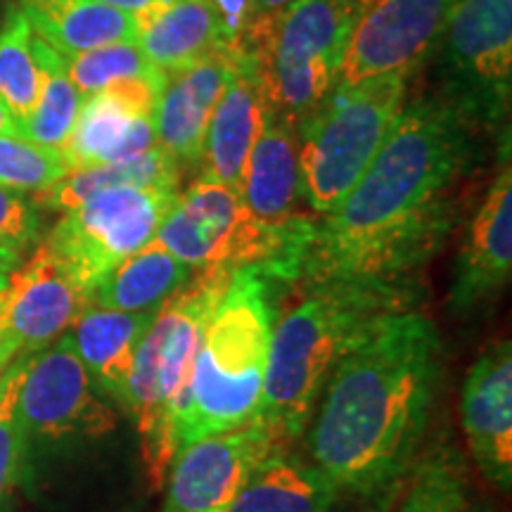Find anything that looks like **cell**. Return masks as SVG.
Wrapping results in <instances>:
<instances>
[{
    "label": "cell",
    "instance_id": "1",
    "mask_svg": "<svg viewBox=\"0 0 512 512\" xmlns=\"http://www.w3.org/2000/svg\"><path fill=\"white\" fill-rule=\"evenodd\" d=\"M486 131L453 93L422 95L396 119L335 211L313 216L283 285L351 283L418 292V275L460 219V185Z\"/></svg>",
    "mask_w": 512,
    "mask_h": 512
},
{
    "label": "cell",
    "instance_id": "2",
    "mask_svg": "<svg viewBox=\"0 0 512 512\" xmlns=\"http://www.w3.org/2000/svg\"><path fill=\"white\" fill-rule=\"evenodd\" d=\"M444 375V342L418 309L377 320L342 358L306 427L309 460L368 503H387L418 458Z\"/></svg>",
    "mask_w": 512,
    "mask_h": 512
},
{
    "label": "cell",
    "instance_id": "3",
    "mask_svg": "<svg viewBox=\"0 0 512 512\" xmlns=\"http://www.w3.org/2000/svg\"><path fill=\"white\" fill-rule=\"evenodd\" d=\"M299 290L302 302L280 318L271 335L264 392L254 415L285 446L304 437L342 358L363 342L377 320L415 309L418 299V292L351 283Z\"/></svg>",
    "mask_w": 512,
    "mask_h": 512
},
{
    "label": "cell",
    "instance_id": "4",
    "mask_svg": "<svg viewBox=\"0 0 512 512\" xmlns=\"http://www.w3.org/2000/svg\"><path fill=\"white\" fill-rule=\"evenodd\" d=\"M271 287L256 266L233 273L192 366L178 425L181 448L209 434L238 430L256 415L275 320Z\"/></svg>",
    "mask_w": 512,
    "mask_h": 512
},
{
    "label": "cell",
    "instance_id": "5",
    "mask_svg": "<svg viewBox=\"0 0 512 512\" xmlns=\"http://www.w3.org/2000/svg\"><path fill=\"white\" fill-rule=\"evenodd\" d=\"M235 268L211 266L192 275L152 318L133 358L128 415L138 427L145 477L162 489L181 439L178 425L204 330L219 309Z\"/></svg>",
    "mask_w": 512,
    "mask_h": 512
},
{
    "label": "cell",
    "instance_id": "6",
    "mask_svg": "<svg viewBox=\"0 0 512 512\" xmlns=\"http://www.w3.org/2000/svg\"><path fill=\"white\" fill-rule=\"evenodd\" d=\"M375 0H294L249 22L230 48L264 76L271 112L302 126L335 91L344 50Z\"/></svg>",
    "mask_w": 512,
    "mask_h": 512
},
{
    "label": "cell",
    "instance_id": "7",
    "mask_svg": "<svg viewBox=\"0 0 512 512\" xmlns=\"http://www.w3.org/2000/svg\"><path fill=\"white\" fill-rule=\"evenodd\" d=\"M408 74H384L335 88L299 126L304 200L316 216L337 209L366 174L406 107Z\"/></svg>",
    "mask_w": 512,
    "mask_h": 512
},
{
    "label": "cell",
    "instance_id": "8",
    "mask_svg": "<svg viewBox=\"0 0 512 512\" xmlns=\"http://www.w3.org/2000/svg\"><path fill=\"white\" fill-rule=\"evenodd\" d=\"M24 434V482L48 456H67L98 446L117 432V406L83 368L67 332L27 358L17 401Z\"/></svg>",
    "mask_w": 512,
    "mask_h": 512
},
{
    "label": "cell",
    "instance_id": "9",
    "mask_svg": "<svg viewBox=\"0 0 512 512\" xmlns=\"http://www.w3.org/2000/svg\"><path fill=\"white\" fill-rule=\"evenodd\" d=\"M176 197L178 192L138 185L100 190L64 211L46 242L91 294L102 275L157 238Z\"/></svg>",
    "mask_w": 512,
    "mask_h": 512
},
{
    "label": "cell",
    "instance_id": "10",
    "mask_svg": "<svg viewBox=\"0 0 512 512\" xmlns=\"http://www.w3.org/2000/svg\"><path fill=\"white\" fill-rule=\"evenodd\" d=\"M434 55L444 64V91L472 107L486 131L508 119L512 0H458Z\"/></svg>",
    "mask_w": 512,
    "mask_h": 512
},
{
    "label": "cell",
    "instance_id": "11",
    "mask_svg": "<svg viewBox=\"0 0 512 512\" xmlns=\"http://www.w3.org/2000/svg\"><path fill=\"white\" fill-rule=\"evenodd\" d=\"M458 0H375L358 19L335 88H351L375 76H413L437 53Z\"/></svg>",
    "mask_w": 512,
    "mask_h": 512
},
{
    "label": "cell",
    "instance_id": "12",
    "mask_svg": "<svg viewBox=\"0 0 512 512\" xmlns=\"http://www.w3.org/2000/svg\"><path fill=\"white\" fill-rule=\"evenodd\" d=\"M280 444L264 422L185 444L166 472L162 512H228L249 472Z\"/></svg>",
    "mask_w": 512,
    "mask_h": 512
},
{
    "label": "cell",
    "instance_id": "13",
    "mask_svg": "<svg viewBox=\"0 0 512 512\" xmlns=\"http://www.w3.org/2000/svg\"><path fill=\"white\" fill-rule=\"evenodd\" d=\"M91 302L48 242L12 268L0 290L5 335L15 358H29L57 342Z\"/></svg>",
    "mask_w": 512,
    "mask_h": 512
},
{
    "label": "cell",
    "instance_id": "14",
    "mask_svg": "<svg viewBox=\"0 0 512 512\" xmlns=\"http://www.w3.org/2000/svg\"><path fill=\"white\" fill-rule=\"evenodd\" d=\"M460 422L479 475L496 489L512 486V344H489L465 375Z\"/></svg>",
    "mask_w": 512,
    "mask_h": 512
},
{
    "label": "cell",
    "instance_id": "15",
    "mask_svg": "<svg viewBox=\"0 0 512 512\" xmlns=\"http://www.w3.org/2000/svg\"><path fill=\"white\" fill-rule=\"evenodd\" d=\"M512 271V169L505 159L465 230L453 266L448 306L470 316L508 285Z\"/></svg>",
    "mask_w": 512,
    "mask_h": 512
},
{
    "label": "cell",
    "instance_id": "16",
    "mask_svg": "<svg viewBox=\"0 0 512 512\" xmlns=\"http://www.w3.org/2000/svg\"><path fill=\"white\" fill-rule=\"evenodd\" d=\"M230 55H233V69L209 119L200 164L202 176L240 192L249 150L271 114V100L256 64L235 48H230Z\"/></svg>",
    "mask_w": 512,
    "mask_h": 512
},
{
    "label": "cell",
    "instance_id": "17",
    "mask_svg": "<svg viewBox=\"0 0 512 512\" xmlns=\"http://www.w3.org/2000/svg\"><path fill=\"white\" fill-rule=\"evenodd\" d=\"M233 55L230 48L204 60L164 74L152 128L157 145H162L178 164H200L209 119L230 79Z\"/></svg>",
    "mask_w": 512,
    "mask_h": 512
},
{
    "label": "cell",
    "instance_id": "18",
    "mask_svg": "<svg viewBox=\"0 0 512 512\" xmlns=\"http://www.w3.org/2000/svg\"><path fill=\"white\" fill-rule=\"evenodd\" d=\"M240 195L249 214L271 230H292L306 219L299 214L302 171H299V126L268 114L242 171Z\"/></svg>",
    "mask_w": 512,
    "mask_h": 512
},
{
    "label": "cell",
    "instance_id": "19",
    "mask_svg": "<svg viewBox=\"0 0 512 512\" xmlns=\"http://www.w3.org/2000/svg\"><path fill=\"white\" fill-rule=\"evenodd\" d=\"M157 311L131 313L88 304L67 332L83 368L119 413L128 415L133 358Z\"/></svg>",
    "mask_w": 512,
    "mask_h": 512
},
{
    "label": "cell",
    "instance_id": "20",
    "mask_svg": "<svg viewBox=\"0 0 512 512\" xmlns=\"http://www.w3.org/2000/svg\"><path fill=\"white\" fill-rule=\"evenodd\" d=\"M136 24L140 53L164 74L230 48L226 29L207 0H162L136 15Z\"/></svg>",
    "mask_w": 512,
    "mask_h": 512
},
{
    "label": "cell",
    "instance_id": "21",
    "mask_svg": "<svg viewBox=\"0 0 512 512\" xmlns=\"http://www.w3.org/2000/svg\"><path fill=\"white\" fill-rule=\"evenodd\" d=\"M342 491L311 460L275 446L249 472L228 512H335Z\"/></svg>",
    "mask_w": 512,
    "mask_h": 512
},
{
    "label": "cell",
    "instance_id": "22",
    "mask_svg": "<svg viewBox=\"0 0 512 512\" xmlns=\"http://www.w3.org/2000/svg\"><path fill=\"white\" fill-rule=\"evenodd\" d=\"M157 145L152 119L136 114L112 93L100 91L83 100L72 136L62 147L69 171L126 162Z\"/></svg>",
    "mask_w": 512,
    "mask_h": 512
},
{
    "label": "cell",
    "instance_id": "23",
    "mask_svg": "<svg viewBox=\"0 0 512 512\" xmlns=\"http://www.w3.org/2000/svg\"><path fill=\"white\" fill-rule=\"evenodd\" d=\"M19 12L31 31L60 55L136 43L138 36L136 17L95 0H19Z\"/></svg>",
    "mask_w": 512,
    "mask_h": 512
},
{
    "label": "cell",
    "instance_id": "24",
    "mask_svg": "<svg viewBox=\"0 0 512 512\" xmlns=\"http://www.w3.org/2000/svg\"><path fill=\"white\" fill-rule=\"evenodd\" d=\"M192 278V268L178 261L157 238L102 275L91 302L114 311H157Z\"/></svg>",
    "mask_w": 512,
    "mask_h": 512
},
{
    "label": "cell",
    "instance_id": "25",
    "mask_svg": "<svg viewBox=\"0 0 512 512\" xmlns=\"http://www.w3.org/2000/svg\"><path fill=\"white\" fill-rule=\"evenodd\" d=\"M119 185H138V188H159L178 192L181 185V164L176 162L162 145L150 147L145 155L126 162L86 166V169L69 171L48 190L38 192L34 197L38 209L69 211L86 202L95 192Z\"/></svg>",
    "mask_w": 512,
    "mask_h": 512
},
{
    "label": "cell",
    "instance_id": "26",
    "mask_svg": "<svg viewBox=\"0 0 512 512\" xmlns=\"http://www.w3.org/2000/svg\"><path fill=\"white\" fill-rule=\"evenodd\" d=\"M399 512H489L475 496L470 467L451 439H437L415 458Z\"/></svg>",
    "mask_w": 512,
    "mask_h": 512
},
{
    "label": "cell",
    "instance_id": "27",
    "mask_svg": "<svg viewBox=\"0 0 512 512\" xmlns=\"http://www.w3.org/2000/svg\"><path fill=\"white\" fill-rule=\"evenodd\" d=\"M34 60L38 67V95L34 112L24 121L19 133L34 143L62 152L67 138L72 136V128L79 117L83 95L69 79L64 57L50 48L43 38L34 34Z\"/></svg>",
    "mask_w": 512,
    "mask_h": 512
},
{
    "label": "cell",
    "instance_id": "28",
    "mask_svg": "<svg viewBox=\"0 0 512 512\" xmlns=\"http://www.w3.org/2000/svg\"><path fill=\"white\" fill-rule=\"evenodd\" d=\"M34 31L19 8H10L0 29V105L22 128L34 112L38 95V67L34 60Z\"/></svg>",
    "mask_w": 512,
    "mask_h": 512
},
{
    "label": "cell",
    "instance_id": "29",
    "mask_svg": "<svg viewBox=\"0 0 512 512\" xmlns=\"http://www.w3.org/2000/svg\"><path fill=\"white\" fill-rule=\"evenodd\" d=\"M67 174L62 152L38 145L22 133H0V188L38 195Z\"/></svg>",
    "mask_w": 512,
    "mask_h": 512
},
{
    "label": "cell",
    "instance_id": "30",
    "mask_svg": "<svg viewBox=\"0 0 512 512\" xmlns=\"http://www.w3.org/2000/svg\"><path fill=\"white\" fill-rule=\"evenodd\" d=\"M27 358H15L0 373V512H8L19 484H24L27 451L19 425L17 401Z\"/></svg>",
    "mask_w": 512,
    "mask_h": 512
},
{
    "label": "cell",
    "instance_id": "31",
    "mask_svg": "<svg viewBox=\"0 0 512 512\" xmlns=\"http://www.w3.org/2000/svg\"><path fill=\"white\" fill-rule=\"evenodd\" d=\"M67 74L83 98L100 93L110 83L131 76H150L159 69L147 62L138 43H112V46L88 50L79 55H62Z\"/></svg>",
    "mask_w": 512,
    "mask_h": 512
},
{
    "label": "cell",
    "instance_id": "32",
    "mask_svg": "<svg viewBox=\"0 0 512 512\" xmlns=\"http://www.w3.org/2000/svg\"><path fill=\"white\" fill-rule=\"evenodd\" d=\"M41 235V209L24 192L0 188V273L22 264Z\"/></svg>",
    "mask_w": 512,
    "mask_h": 512
},
{
    "label": "cell",
    "instance_id": "33",
    "mask_svg": "<svg viewBox=\"0 0 512 512\" xmlns=\"http://www.w3.org/2000/svg\"><path fill=\"white\" fill-rule=\"evenodd\" d=\"M294 3V0H252V5H249V22H256V19H268L273 15H278L280 10L287 8V5ZM245 24V27H247Z\"/></svg>",
    "mask_w": 512,
    "mask_h": 512
},
{
    "label": "cell",
    "instance_id": "34",
    "mask_svg": "<svg viewBox=\"0 0 512 512\" xmlns=\"http://www.w3.org/2000/svg\"><path fill=\"white\" fill-rule=\"evenodd\" d=\"M95 3H102V5H107V8L128 12V15L136 17V15H140V12L150 10L152 5L162 3V0H95Z\"/></svg>",
    "mask_w": 512,
    "mask_h": 512
},
{
    "label": "cell",
    "instance_id": "35",
    "mask_svg": "<svg viewBox=\"0 0 512 512\" xmlns=\"http://www.w3.org/2000/svg\"><path fill=\"white\" fill-rule=\"evenodd\" d=\"M3 290V287H0ZM12 363V354L8 347V335H5V323H3V309H0V373Z\"/></svg>",
    "mask_w": 512,
    "mask_h": 512
},
{
    "label": "cell",
    "instance_id": "36",
    "mask_svg": "<svg viewBox=\"0 0 512 512\" xmlns=\"http://www.w3.org/2000/svg\"><path fill=\"white\" fill-rule=\"evenodd\" d=\"M0 133H19L15 119L10 117V112L0 105Z\"/></svg>",
    "mask_w": 512,
    "mask_h": 512
},
{
    "label": "cell",
    "instance_id": "37",
    "mask_svg": "<svg viewBox=\"0 0 512 512\" xmlns=\"http://www.w3.org/2000/svg\"><path fill=\"white\" fill-rule=\"evenodd\" d=\"M5 278H8V275H3V273H0V287L5 285Z\"/></svg>",
    "mask_w": 512,
    "mask_h": 512
}]
</instances>
